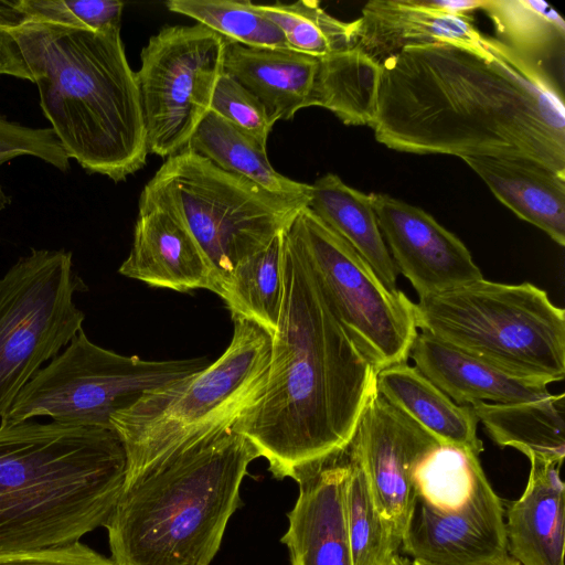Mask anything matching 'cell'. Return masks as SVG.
Segmentation results:
<instances>
[{
    "mask_svg": "<svg viewBox=\"0 0 565 565\" xmlns=\"http://www.w3.org/2000/svg\"><path fill=\"white\" fill-rule=\"evenodd\" d=\"M375 139L415 154L524 157L565 174V105L550 71L499 40L409 45L381 64Z\"/></svg>",
    "mask_w": 565,
    "mask_h": 565,
    "instance_id": "6da1fadb",
    "label": "cell"
},
{
    "mask_svg": "<svg viewBox=\"0 0 565 565\" xmlns=\"http://www.w3.org/2000/svg\"><path fill=\"white\" fill-rule=\"evenodd\" d=\"M282 302L266 386L232 428L278 479L349 444L376 369L335 316L288 228L282 241Z\"/></svg>",
    "mask_w": 565,
    "mask_h": 565,
    "instance_id": "7a4b0ae2",
    "label": "cell"
},
{
    "mask_svg": "<svg viewBox=\"0 0 565 565\" xmlns=\"http://www.w3.org/2000/svg\"><path fill=\"white\" fill-rule=\"evenodd\" d=\"M7 30L67 157L115 182L140 170L148 148L136 73L120 26L93 30L17 18Z\"/></svg>",
    "mask_w": 565,
    "mask_h": 565,
    "instance_id": "3957f363",
    "label": "cell"
},
{
    "mask_svg": "<svg viewBox=\"0 0 565 565\" xmlns=\"http://www.w3.org/2000/svg\"><path fill=\"white\" fill-rule=\"evenodd\" d=\"M127 470L114 429L0 424V553L65 546L105 527Z\"/></svg>",
    "mask_w": 565,
    "mask_h": 565,
    "instance_id": "277c9868",
    "label": "cell"
},
{
    "mask_svg": "<svg viewBox=\"0 0 565 565\" xmlns=\"http://www.w3.org/2000/svg\"><path fill=\"white\" fill-rule=\"evenodd\" d=\"M253 444L232 426L215 429L126 478L106 523L117 565H210L230 518Z\"/></svg>",
    "mask_w": 565,
    "mask_h": 565,
    "instance_id": "5b68a950",
    "label": "cell"
},
{
    "mask_svg": "<svg viewBox=\"0 0 565 565\" xmlns=\"http://www.w3.org/2000/svg\"><path fill=\"white\" fill-rule=\"evenodd\" d=\"M414 309L422 332L512 375L546 385L565 377V311L531 282L481 278Z\"/></svg>",
    "mask_w": 565,
    "mask_h": 565,
    "instance_id": "8992f818",
    "label": "cell"
},
{
    "mask_svg": "<svg viewBox=\"0 0 565 565\" xmlns=\"http://www.w3.org/2000/svg\"><path fill=\"white\" fill-rule=\"evenodd\" d=\"M232 319L231 343L215 362L145 393L111 416V427L126 449L127 477L189 441L232 426L262 396L271 337L250 320Z\"/></svg>",
    "mask_w": 565,
    "mask_h": 565,
    "instance_id": "52a82bcc",
    "label": "cell"
},
{
    "mask_svg": "<svg viewBox=\"0 0 565 565\" xmlns=\"http://www.w3.org/2000/svg\"><path fill=\"white\" fill-rule=\"evenodd\" d=\"M139 200L171 210L186 225L218 296L236 267L287 230L309 202L268 192L188 149L167 158Z\"/></svg>",
    "mask_w": 565,
    "mask_h": 565,
    "instance_id": "ba28073f",
    "label": "cell"
},
{
    "mask_svg": "<svg viewBox=\"0 0 565 565\" xmlns=\"http://www.w3.org/2000/svg\"><path fill=\"white\" fill-rule=\"evenodd\" d=\"M210 363L206 358L149 361L121 355L93 343L82 329L22 387L0 424L44 416L66 425L113 429L111 416L145 393Z\"/></svg>",
    "mask_w": 565,
    "mask_h": 565,
    "instance_id": "9c48e42d",
    "label": "cell"
},
{
    "mask_svg": "<svg viewBox=\"0 0 565 565\" xmlns=\"http://www.w3.org/2000/svg\"><path fill=\"white\" fill-rule=\"evenodd\" d=\"M86 286L72 253L31 249L0 278V418L22 387L82 330Z\"/></svg>",
    "mask_w": 565,
    "mask_h": 565,
    "instance_id": "30bf717a",
    "label": "cell"
},
{
    "mask_svg": "<svg viewBox=\"0 0 565 565\" xmlns=\"http://www.w3.org/2000/svg\"><path fill=\"white\" fill-rule=\"evenodd\" d=\"M288 232L335 316L376 371L407 362L418 329L415 303L387 288L370 265L308 206Z\"/></svg>",
    "mask_w": 565,
    "mask_h": 565,
    "instance_id": "8fae6325",
    "label": "cell"
},
{
    "mask_svg": "<svg viewBox=\"0 0 565 565\" xmlns=\"http://www.w3.org/2000/svg\"><path fill=\"white\" fill-rule=\"evenodd\" d=\"M224 45L199 23L166 26L150 38L136 72L148 153L168 158L185 149L210 110Z\"/></svg>",
    "mask_w": 565,
    "mask_h": 565,
    "instance_id": "7c38bea8",
    "label": "cell"
},
{
    "mask_svg": "<svg viewBox=\"0 0 565 565\" xmlns=\"http://www.w3.org/2000/svg\"><path fill=\"white\" fill-rule=\"evenodd\" d=\"M371 195L395 267L419 299L483 278L466 245L426 211L387 194Z\"/></svg>",
    "mask_w": 565,
    "mask_h": 565,
    "instance_id": "4fadbf2b",
    "label": "cell"
},
{
    "mask_svg": "<svg viewBox=\"0 0 565 565\" xmlns=\"http://www.w3.org/2000/svg\"><path fill=\"white\" fill-rule=\"evenodd\" d=\"M350 441L289 475L299 487L281 537L291 565H353L345 513Z\"/></svg>",
    "mask_w": 565,
    "mask_h": 565,
    "instance_id": "5bb4252c",
    "label": "cell"
},
{
    "mask_svg": "<svg viewBox=\"0 0 565 565\" xmlns=\"http://www.w3.org/2000/svg\"><path fill=\"white\" fill-rule=\"evenodd\" d=\"M401 548L416 565H489L509 554L501 500L488 479L455 511L414 499Z\"/></svg>",
    "mask_w": 565,
    "mask_h": 565,
    "instance_id": "9a60e30c",
    "label": "cell"
},
{
    "mask_svg": "<svg viewBox=\"0 0 565 565\" xmlns=\"http://www.w3.org/2000/svg\"><path fill=\"white\" fill-rule=\"evenodd\" d=\"M355 435L375 505L403 537L414 501L415 466L438 441L377 391L364 407Z\"/></svg>",
    "mask_w": 565,
    "mask_h": 565,
    "instance_id": "2e32d148",
    "label": "cell"
},
{
    "mask_svg": "<svg viewBox=\"0 0 565 565\" xmlns=\"http://www.w3.org/2000/svg\"><path fill=\"white\" fill-rule=\"evenodd\" d=\"M118 271L179 292L215 290L210 263L186 225L171 210L140 200L132 246Z\"/></svg>",
    "mask_w": 565,
    "mask_h": 565,
    "instance_id": "e0dca14e",
    "label": "cell"
},
{
    "mask_svg": "<svg viewBox=\"0 0 565 565\" xmlns=\"http://www.w3.org/2000/svg\"><path fill=\"white\" fill-rule=\"evenodd\" d=\"M409 358L458 405L512 404L551 395L546 384L512 375L426 332L416 335Z\"/></svg>",
    "mask_w": 565,
    "mask_h": 565,
    "instance_id": "ac0fdd59",
    "label": "cell"
},
{
    "mask_svg": "<svg viewBox=\"0 0 565 565\" xmlns=\"http://www.w3.org/2000/svg\"><path fill=\"white\" fill-rule=\"evenodd\" d=\"M522 495L507 510L508 553L521 565H564L565 487L562 463L530 457Z\"/></svg>",
    "mask_w": 565,
    "mask_h": 565,
    "instance_id": "d6986e66",
    "label": "cell"
},
{
    "mask_svg": "<svg viewBox=\"0 0 565 565\" xmlns=\"http://www.w3.org/2000/svg\"><path fill=\"white\" fill-rule=\"evenodd\" d=\"M353 24L354 47L381 64L409 45L436 42L478 44L482 34L467 15L426 8L420 0H373Z\"/></svg>",
    "mask_w": 565,
    "mask_h": 565,
    "instance_id": "ffe728a7",
    "label": "cell"
},
{
    "mask_svg": "<svg viewBox=\"0 0 565 565\" xmlns=\"http://www.w3.org/2000/svg\"><path fill=\"white\" fill-rule=\"evenodd\" d=\"M320 58L289 49L248 47L225 40L223 72L253 94L275 124L310 107Z\"/></svg>",
    "mask_w": 565,
    "mask_h": 565,
    "instance_id": "44dd1931",
    "label": "cell"
},
{
    "mask_svg": "<svg viewBox=\"0 0 565 565\" xmlns=\"http://www.w3.org/2000/svg\"><path fill=\"white\" fill-rule=\"evenodd\" d=\"M495 198L565 246V174L524 157H465Z\"/></svg>",
    "mask_w": 565,
    "mask_h": 565,
    "instance_id": "7402d4cb",
    "label": "cell"
},
{
    "mask_svg": "<svg viewBox=\"0 0 565 565\" xmlns=\"http://www.w3.org/2000/svg\"><path fill=\"white\" fill-rule=\"evenodd\" d=\"M376 391L438 443L468 449L477 455L483 444L477 435L478 420L470 405H458L407 362L376 373Z\"/></svg>",
    "mask_w": 565,
    "mask_h": 565,
    "instance_id": "603a6c76",
    "label": "cell"
},
{
    "mask_svg": "<svg viewBox=\"0 0 565 565\" xmlns=\"http://www.w3.org/2000/svg\"><path fill=\"white\" fill-rule=\"evenodd\" d=\"M343 238L390 289H397L398 271L380 231L372 195L327 173L310 184L307 205Z\"/></svg>",
    "mask_w": 565,
    "mask_h": 565,
    "instance_id": "cb8c5ba5",
    "label": "cell"
},
{
    "mask_svg": "<svg viewBox=\"0 0 565 565\" xmlns=\"http://www.w3.org/2000/svg\"><path fill=\"white\" fill-rule=\"evenodd\" d=\"M490 438L500 447H511L527 458L563 463L565 456V395L531 402L470 405Z\"/></svg>",
    "mask_w": 565,
    "mask_h": 565,
    "instance_id": "d4e9b609",
    "label": "cell"
},
{
    "mask_svg": "<svg viewBox=\"0 0 565 565\" xmlns=\"http://www.w3.org/2000/svg\"><path fill=\"white\" fill-rule=\"evenodd\" d=\"M185 149L268 192L290 199H309L310 184L277 172L269 162L266 146L211 110L194 130Z\"/></svg>",
    "mask_w": 565,
    "mask_h": 565,
    "instance_id": "484cf974",
    "label": "cell"
},
{
    "mask_svg": "<svg viewBox=\"0 0 565 565\" xmlns=\"http://www.w3.org/2000/svg\"><path fill=\"white\" fill-rule=\"evenodd\" d=\"M381 65L353 47L320 58L311 106L322 107L344 125L373 126Z\"/></svg>",
    "mask_w": 565,
    "mask_h": 565,
    "instance_id": "4316f807",
    "label": "cell"
},
{
    "mask_svg": "<svg viewBox=\"0 0 565 565\" xmlns=\"http://www.w3.org/2000/svg\"><path fill=\"white\" fill-rule=\"evenodd\" d=\"M481 10L493 23L495 39L520 55L545 70L553 60H563L565 22L547 2L484 0Z\"/></svg>",
    "mask_w": 565,
    "mask_h": 565,
    "instance_id": "83f0119b",
    "label": "cell"
},
{
    "mask_svg": "<svg viewBox=\"0 0 565 565\" xmlns=\"http://www.w3.org/2000/svg\"><path fill=\"white\" fill-rule=\"evenodd\" d=\"M284 232L264 249L242 262L220 296L232 317L255 322L271 338L278 324L282 302Z\"/></svg>",
    "mask_w": 565,
    "mask_h": 565,
    "instance_id": "f1b7e54d",
    "label": "cell"
},
{
    "mask_svg": "<svg viewBox=\"0 0 565 565\" xmlns=\"http://www.w3.org/2000/svg\"><path fill=\"white\" fill-rule=\"evenodd\" d=\"M345 513L353 565H385L402 546V535L380 514L354 433L345 484Z\"/></svg>",
    "mask_w": 565,
    "mask_h": 565,
    "instance_id": "f546056e",
    "label": "cell"
},
{
    "mask_svg": "<svg viewBox=\"0 0 565 565\" xmlns=\"http://www.w3.org/2000/svg\"><path fill=\"white\" fill-rule=\"evenodd\" d=\"M484 479L479 455L438 443L415 466L414 499L439 512L455 511L475 495Z\"/></svg>",
    "mask_w": 565,
    "mask_h": 565,
    "instance_id": "4dcf8cb0",
    "label": "cell"
},
{
    "mask_svg": "<svg viewBox=\"0 0 565 565\" xmlns=\"http://www.w3.org/2000/svg\"><path fill=\"white\" fill-rule=\"evenodd\" d=\"M253 8L279 28L292 51L323 57L354 47L352 22L329 14L319 1L253 3Z\"/></svg>",
    "mask_w": 565,
    "mask_h": 565,
    "instance_id": "1f68e13d",
    "label": "cell"
},
{
    "mask_svg": "<svg viewBox=\"0 0 565 565\" xmlns=\"http://www.w3.org/2000/svg\"><path fill=\"white\" fill-rule=\"evenodd\" d=\"M166 7L244 46L289 49L279 28L258 13L250 1L169 0Z\"/></svg>",
    "mask_w": 565,
    "mask_h": 565,
    "instance_id": "d6a6232c",
    "label": "cell"
},
{
    "mask_svg": "<svg viewBox=\"0 0 565 565\" xmlns=\"http://www.w3.org/2000/svg\"><path fill=\"white\" fill-rule=\"evenodd\" d=\"M18 18H36L84 25L93 30L120 26L124 3L114 0H18L4 1Z\"/></svg>",
    "mask_w": 565,
    "mask_h": 565,
    "instance_id": "836d02e7",
    "label": "cell"
},
{
    "mask_svg": "<svg viewBox=\"0 0 565 565\" xmlns=\"http://www.w3.org/2000/svg\"><path fill=\"white\" fill-rule=\"evenodd\" d=\"M21 156L35 157L63 172L70 169V158L51 127L24 126L0 114V169ZM10 204L11 198L0 183V211Z\"/></svg>",
    "mask_w": 565,
    "mask_h": 565,
    "instance_id": "e575fe53",
    "label": "cell"
},
{
    "mask_svg": "<svg viewBox=\"0 0 565 565\" xmlns=\"http://www.w3.org/2000/svg\"><path fill=\"white\" fill-rule=\"evenodd\" d=\"M210 110L266 146L274 124L262 103L232 76L222 72Z\"/></svg>",
    "mask_w": 565,
    "mask_h": 565,
    "instance_id": "d590c367",
    "label": "cell"
},
{
    "mask_svg": "<svg viewBox=\"0 0 565 565\" xmlns=\"http://www.w3.org/2000/svg\"><path fill=\"white\" fill-rule=\"evenodd\" d=\"M0 565H117L78 542L65 546L0 553Z\"/></svg>",
    "mask_w": 565,
    "mask_h": 565,
    "instance_id": "8d00e7d4",
    "label": "cell"
},
{
    "mask_svg": "<svg viewBox=\"0 0 565 565\" xmlns=\"http://www.w3.org/2000/svg\"><path fill=\"white\" fill-rule=\"evenodd\" d=\"M8 22L0 14V75L32 81L18 45L7 30Z\"/></svg>",
    "mask_w": 565,
    "mask_h": 565,
    "instance_id": "74e56055",
    "label": "cell"
},
{
    "mask_svg": "<svg viewBox=\"0 0 565 565\" xmlns=\"http://www.w3.org/2000/svg\"><path fill=\"white\" fill-rule=\"evenodd\" d=\"M422 3L438 13L449 15H467L481 10L484 0H420Z\"/></svg>",
    "mask_w": 565,
    "mask_h": 565,
    "instance_id": "f35d334b",
    "label": "cell"
},
{
    "mask_svg": "<svg viewBox=\"0 0 565 565\" xmlns=\"http://www.w3.org/2000/svg\"><path fill=\"white\" fill-rule=\"evenodd\" d=\"M385 565H416L412 559L408 557L401 556L399 554H396L388 563Z\"/></svg>",
    "mask_w": 565,
    "mask_h": 565,
    "instance_id": "ab89813d",
    "label": "cell"
},
{
    "mask_svg": "<svg viewBox=\"0 0 565 565\" xmlns=\"http://www.w3.org/2000/svg\"><path fill=\"white\" fill-rule=\"evenodd\" d=\"M489 565H521L515 558H513L510 554L504 557L489 564Z\"/></svg>",
    "mask_w": 565,
    "mask_h": 565,
    "instance_id": "60d3db41",
    "label": "cell"
}]
</instances>
